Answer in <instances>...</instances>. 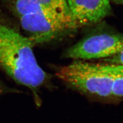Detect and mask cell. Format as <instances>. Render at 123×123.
Listing matches in <instances>:
<instances>
[{
  "mask_svg": "<svg viewBox=\"0 0 123 123\" xmlns=\"http://www.w3.org/2000/svg\"><path fill=\"white\" fill-rule=\"evenodd\" d=\"M20 90L15 88L10 87L0 79V97L2 96L12 93H21Z\"/></svg>",
  "mask_w": 123,
  "mask_h": 123,
  "instance_id": "obj_8",
  "label": "cell"
},
{
  "mask_svg": "<svg viewBox=\"0 0 123 123\" xmlns=\"http://www.w3.org/2000/svg\"><path fill=\"white\" fill-rule=\"evenodd\" d=\"M34 45L48 43L79 26L67 11L49 9L17 21Z\"/></svg>",
  "mask_w": 123,
  "mask_h": 123,
  "instance_id": "obj_3",
  "label": "cell"
},
{
  "mask_svg": "<svg viewBox=\"0 0 123 123\" xmlns=\"http://www.w3.org/2000/svg\"><path fill=\"white\" fill-rule=\"evenodd\" d=\"M102 70L112 76V98L123 99V65L98 64Z\"/></svg>",
  "mask_w": 123,
  "mask_h": 123,
  "instance_id": "obj_6",
  "label": "cell"
},
{
  "mask_svg": "<svg viewBox=\"0 0 123 123\" xmlns=\"http://www.w3.org/2000/svg\"><path fill=\"white\" fill-rule=\"evenodd\" d=\"M104 61L107 64L123 65V45L117 53L112 56L105 59Z\"/></svg>",
  "mask_w": 123,
  "mask_h": 123,
  "instance_id": "obj_7",
  "label": "cell"
},
{
  "mask_svg": "<svg viewBox=\"0 0 123 123\" xmlns=\"http://www.w3.org/2000/svg\"><path fill=\"white\" fill-rule=\"evenodd\" d=\"M109 1L110 2H112L113 3L123 5V0H109Z\"/></svg>",
  "mask_w": 123,
  "mask_h": 123,
  "instance_id": "obj_9",
  "label": "cell"
},
{
  "mask_svg": "<svg viewBox=\"0 0 123 123\" xmlns=\"http://www.w3.org/2000/svg\"><path fill=\"white\" fill-rule=\"evenodd\" d=\"M72 18L80 27L99 23L112 13L109 0H66Z\"/></svg>",
  "mask_w": 123,
  "mask_h": 123,
  "instance_id": "obj_5",
  "label": "cell"
},
{
  "mask_svg": "<svg viewBox=\"0 0 123 123\" xmlns=\"http://www.w3.org/2000/svg\"><path fill=\"white\" fill-rule=\"evenodd\" d=\"M123 45V34L108 32L94 34L69 48L65 56L83 60L106 59L117 53Z\"/></svg>",
  "mask_w": 123,
  "mask_h": 123,
  "instance_id": "obj_4",
  "label": "cell"
},
{
  "mask_svg": "<svg viewBox=\"0 0 123 123\" xmlns=\"http://www.w3.org/2000/svg\"><path fill=\"white\" fill-rule=\"evenodd\" d=\"M33 42L21 32L18 22L0 6V70L17 84L28 88L34 98L49 75L38 64Z\"/></svg>",
  "mask_w": 123,
  "mask_h": 123,
  "instance_id": "obj_1",
  "label": "cell"
},
{
  "mask_svg": "<svg viewBox=\"0 0 123 123\" xmlns=\"http://www.w3.org/2000/svg\"><path fill=\"white\" fill-rule=\"evenodd\" d=\"M56 75L81 93L100 98H112V78L104 72L98 64L75 61L60 68Z\"/></svg>",
  "mask_w": 123,
  "mask_h": 123,
  "instance_id": "obj_2",
  "label": "cell"
}]
</instances>
